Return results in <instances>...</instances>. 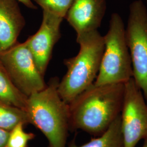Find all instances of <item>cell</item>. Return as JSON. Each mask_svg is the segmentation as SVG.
<instances>
[{"mask_svg": "<svg viewBox=\"0 0 147 147\" xmlns=\"http://www.w3.org/2000/svg\"><path fill=\"white\" fill-rule=\"evenodd\" d=\"M142 147H147V140L144 141Z\"/></svg>", "mask_w": 147, "mask_h": 147, "instance_id": "ac0fdd59", "label": "cell"}, {"mask_svg": "<svg viewBox=\"0 0 147 147\" xmlns=\"http://www.w3.org/2000/svg\"><path fill=\"white\" fill-rule=\"evenodd\" d=\"M58 82L53 78L45 88L28 96L25 110L30 124L47 138L49 147H67L70 129L69 105L58 93Z\"/></svg>", "mask_w": 147, "mask_h": 147, "instance_id": "7a4b0ae2", "label": "cell"}, {"mask_svg": "<svg viewBox=\"0 0 147 147\" xmlns=\"http://www.w3.org/2000/svg\"><path fill=\"white\" fill-rule=\"evenodd\" d=\"M0 63L16 87L27 97L47 86L25 42H18L1 53Z\"/></svg>", "mask_w": 147, "mask_h": 147, "instance_id": "8992f818", "label": "cell"}, {"mask_svg": "<svg viewBox=\"0 0 147 147\" xmlns=\"http://www.w3.org/2000/svg\"><path fill=\"white\" fill-rule=\"evenodd\" d=\"M106 8L107 0H73L65 19L79 37L98 30Z\"/></svg>", "mask_w": 147, "mask_h": 147, "instance_id": "9c48e42d", "label": "cell"}, {"mask_svg": "<svg viewBox=\"0 0 147 147\" xmlns=\"http://www.w3.org/2000/svg\"><path fill=\"white\" fill-rule=\"evenodd\" d=\"M103 38L104 50L94 84H124L132 78L133 73L125 27L118 13L111 16L109 30Z\"/></svg>", "mask_w": 147, "mask_h": 147, "instance_id": "277c9868", "label": "cell"}, {"mask_svg": "<svg viewBox=\"0 0 147 147\" xmlns=\"http://www.w3.org/2000/svg\"><path fill=\"white\" fill-rule=\"evenodd\" d=\"M76 42L79 53L64 61L67 71L58 84L59 94L68 104L94 84L104 50V38L98 30L76 37Z\"/></svg>", "mask_w": 147, "mask_h": 147, "instance_id": "3957f363", "label": "cell"}, {"mask_svg": "<svg viewBox=\"0 0 147 147\" xmlns=\"http://www.w3.org/2000/svg\"><path fill=\"white\" fill-rule=\"evenodd\" d=\"M24 125L19 123L9 131L5 147H27L28 142L34 138L33 133L25 131Z\"/></svg>", "mask_w": 147, "mask_h": 147, "instance_id": "9a60e30c", "label": "cell"}, {"mask_svg": "<svg viewBox=\"0 0 147 147\" xmlns=\"http://www.w3.org/2000/svg\"><path fill=\"white\" fill-rule=\"evenodd\" d=\"M63 19L42 13V21L37 32L25 41L34 58L37 68L43 76L51 60L53 50L61 37Z\"/></svg>", "mask_w": 147, "mask_h": 147, "instance_id": "ba28073f", "label": "cell"}, {"mask_svg": "<svg viewBox=\"0 0 147 147\" xmlns=\"http://www.w3.org/2000/svg\"><path fill=\"white\" fill-rule=\"evenodd\" d=\"M124 90L125 84L90 86L69 104L70 129L102 134L120 116Z\"/></svg>", "mask_w": 147, "mask_h": 147, "instance_id": "6da1fadb", "label": "cell"}, {"mask_svg": "<svg viewBox=\"0 0 147 147\" xmlns=\"http://www.w3.org/2000/svg\"><path fill=\"white\" fill-rule=\"evenodd\" d=\"M146 1H147V0H146Z\"/></svg>", "mask_w": 147, "mask_h": 147, "instance_id": "d6986e66", "label": "cell"}, {"mask_svg": "<svg viewBox=\"0 0 147 147\" xmlns=\"http://www.w3.org/2000/svg\"><path fill=\"white\" fill-rule=\"evenodd\" d=\"M125 35L132 79L147 101V8L142 0H135L129 6Z\"/></svg>", "mask_w": 147, "mask_h": 147, "instance_id": "5b68a950", "label": "cell"}, {"mask_svg": "<svg viewBox=\"0 0 147 147\" xmlns=\"http://www.w3.org/2000/svg\"><path fill=\"white\" fill-rule=\"evenodd\" d=\"M17 0H0V53L12 47L25 26Z\"/></svg>", "mask_w": 147, "mask_h": 147, "instance_id": "30bf717a", "label": "cell"}, {"mask_svg": "<svg viewBox=\"0 0 147 147\" xmlns=\"http://www.w3.org/2000/svg\"><path fill=\"white\" fill-rule=\"evenodd\" d=\"M68 147H124L120 116L98 137L80 146L77 145L75 142H71Z\"/></svg>", "mask_w": 147, "mask_h": 147, "instance_id": "7c38bea8", "label": "cell"}, {"mask_svg": "<svg viewBox=\"0 0 147 147\" xmlns=\"http://www.w3.org/2000/svg\"><path fill=\"white\" fill-rule=\"evenodd\" d=\"M19 3H21L26 7L31 9H37V5L34 4L32 0H17Z\"/></svg>", "mask_w": 147, "mask_h": 147, "instance_id": "e0dca14e", "label": "cell"}, {"mask_svg": "<svg viewBox=\"0 0 147 147\" xmlns=\"http://www.w3.org/2000/svg\"><path fill=\"white\" fill-rule=\"evenodd\" d=\"M9 131L0 127V147H6Z\"/></svg>", "mask_w": 147, "mask_h": 147, "instance_id": "2e32d148", "label": "cell"}, {"mask_svg": "<svg viewBox=\"0 0 147 147\" xmlns=\"http://www.w3.org/2000/svg\"><path fill=\"white\" fill-rule=\"evenodd\" d=\"M120 120L124 147L147 140V101L132 78L125 84Z\"/></svg>", "mask_w": 147, "mask_h": 147, "instance_id": "52a82bcc", "label": "cell"}, {"mask_svg": "<svg viewBox=\"0 0 147 147\" xmlns=\"http://www.w3.org/2000/svg\"><path fill=\"white\" fill-rule=\"evenodd\" d=\"M27 99L16 87L0 63V101L25 110Z\"/></svg>", "mask_w": 147, "mask_h": 147, "instance_id": "8fae6325", "label": "cell"}, {"mask_svg": "<svg viewBox=\"0 0 147 147\" xmlns=\"http://www.w3.org/2000/svg\"><path fill=\"white\" fill-rule=\"evenodd\" d=\"M45 13L65 19L73 0H32Z\"/></svg>", "mask_w": 147, "mask_h": 147, "instance_id": "5bb4252c", "label": "cell"}, {"mask_svg": "<svg viewBox=\"0 0 147 147\" xmlns=\"http://www.w3.org/2000/svg\"><path fill=\"white\" fill-rule=\"evenodd\" d=\"M19 123L30 124L26 112L0 101V127L9 131Z\"/></svg>", "mask_w": 147, "mask_h": 147, "instance_id": "4fadbf2b", "label": "cell"}]
</instances>
